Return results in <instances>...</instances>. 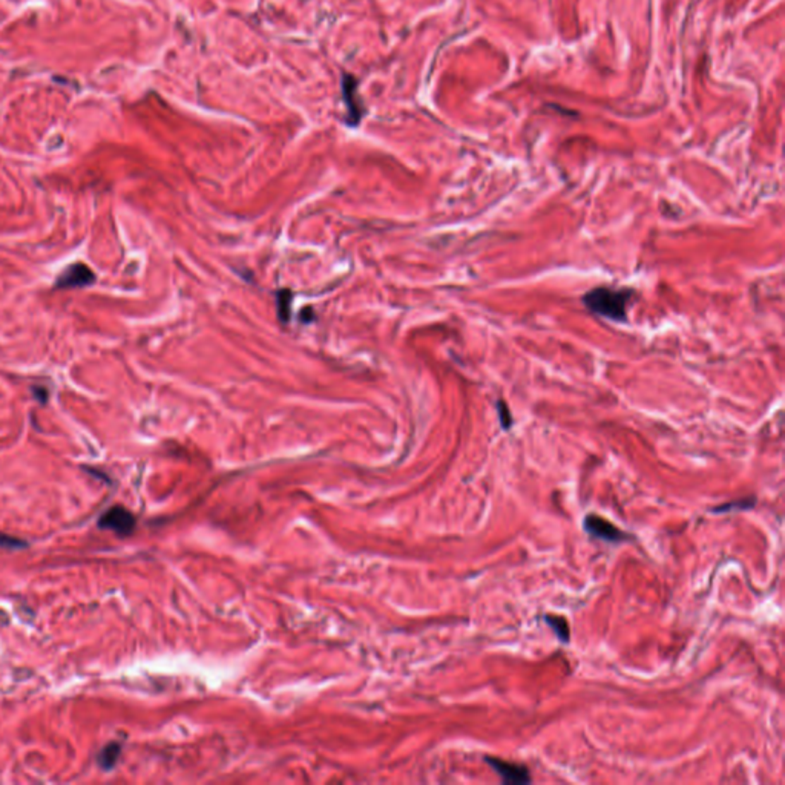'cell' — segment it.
Here are the masks:
<instances>
[{"mask_svg": "<svg viewBox=\"0 0 785 785\" xmlns=\"http://www.w3.org/2000/svg\"><path fill=\"white\" fill-rule=\"evenodd\" d=\"M632 295L633 293L631 290L598 287L585 295L583 303L590 312L598 316L616 322H624L628 317V307Z\"/></svg>", "mask_w": 785, "mask_h": 785, "instance_id": "1", "label": "cell"}, {"mask_svg": "<svg viewBox=\"0 0 785 785\" xmlns=\"http://www.w3.org/2000/svg\"><path fill=\"white\" fill-rule=\"evenodd\" d=\"M135 523L137 520L130 511L120 505H116L109 508L108 511H104L102 514L99 520V528L108 529V531L116 533L120 537H126L134 533Z\"/></svg>", "mask_w": 785, "mask_h": 785, "instance_id": "2", "label": "cell"}, {"mask_svg": "<svg viewBox=\"0 0 785 785\" xmlns=\"http://www.w3.org/2000/svg\"><path fill=\"white\" fill-rule=\"evenodd\" d=\"M485 761H487V764L491 767V769L500 776V779L504 784L525 785L533 781L531 773H529V770L522 764L508 762L505 760H500V757H494V756H485Z\"/></svg>", "mask_w": 785, "mask_h": 785, "instance_id": "3", "label": "cell"}, {"mask_svg": "<svg viewBox=\"0 0 785 785\" xmlns=\"http://www.w3.org/2000/svg\"><path fill=\"white\" fill-rule=\"evenodd\" d=\"M583 528L590 537L607 543H621L628 539V534L597 514H588L583 520Z\"/></svg>", "mask_w": 785, "mask_h": 785, "instance_id": "4", "label": "cell"}, {"mask_svg": "<svg viewBox=\"0 0 785 785\" xmlns=\"http://www.w3.org/2000/svg\"><path fill=\"white\" fill-rule=\"evenodd\" d=\"M95 281L94 272L83 262H75L60 273L56 287L57 288H82L91 286Z\"/></svg>", "mask_w": 785, "mask_h": 785, "instance_id": "5", "label": "cell"}, {"mask_svg": "<svg viewBox=\"0 0 785 785\" xmlns=\"http://www.w3.org/2000/svg\"><path fill=\"white\" fill-rule=\"evenodd\" d=\"M342 94L343 102L347 104V109L350 112V121L351 125H358V121L363 117V106H360L359 94H358V82L353 75L346 74L342 77Z\"/></svg>", "mask_w": 785, "mask_h": 785, "instance_id": "6", "label": "cell"}, {"mask_svg": "<svg viewBox=\"0 0 785 785\" xmlns=\"http://www.w3.org/2000/svg\"><path fill=\"white\" fill-rule=\"evenodd\" d=\"M120 755H121V746L118 743H109L100 750L99 756H97V762H99V765L103 770H112L114 767L117 765Z\"/></svg>", "mask_w": 785, "mask_h": 785, "instance_id": "7", "label": "cell"}, {"mask_svg": "<svg viewBox=\"0 0 785 785\" xmlns=\"http://www.w3.org/2000/svg\"><path fill=\"white\" fill-rule=\"evenodd\" d=\"M544 621L549 624V628L555 632L557 635V638L561 643H569L571 638V629H569V623L568 620L564 619V616L560 615H546L544 616Z\"/></svg>", "mask_w": 785, "mask_h": 785, "instance_id": "8", "label": "cell"}, {"mask_svg": "<svg viewBox=\"0 0 785 785\" xmlns=\"http://www.w3.org/2000/svg\"><path fill=\"white\" fill-rule=\"evenodd\" d=\"M756 505V497H744V499H739V500H734L730 501V504H722L719 506H715L712 511L713 513H731V511H746V509H752Z\"/></svg>", "mask_w": 785, "mask_h": 785, "instance_id": "9", "label": "cell"}, {"mask_svg": "<svg viewBox=\"0 0 785 785\" xmlns=\"http://www.w3.org/2000/svg\"><path fill=\"white\" fill-rule=\"evenodd\" d=\"M28 546V543L23 542L22 539H17V537L13 535H8L5 533L0 531V548L4 549H23Z\"/></svg>", "mask_w": 785, "mask_h": 785, "instance_id": "10", "label": "cell"}, {"mask_svg": "<svg viewBox=\"0 0 785 785\" xmlns=\"http://www.w3.org/2000/svg\"><path fill=\"white\" fill-rule=\"evenodd\" d=\"M278 298H279L278 313H279L282 321H287L290 317V304H292V295H290L288 292H281L278 295Z\"/></svg>", "mask_w": 785, "mask_h": 785, "instance_id": "11", "label": "cell"}, {"mask_svg": "<svg viewBox=\"0 0 785 785\" xmlns=\"http://www.w3.org/2000/svg\"><path fill=\"white\" fill-rule=\"evenodd\" d=\"M499 410H500L499 414H500L501 427H504V428H509V427H511V416H509V413H508L506 405L500 402V403H499Z\"/></svg>", "mask_w": 785, "mask_h": 785, "instance_id": "12", "label": "cell"}]
</instances>
